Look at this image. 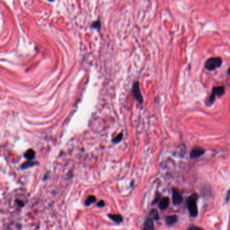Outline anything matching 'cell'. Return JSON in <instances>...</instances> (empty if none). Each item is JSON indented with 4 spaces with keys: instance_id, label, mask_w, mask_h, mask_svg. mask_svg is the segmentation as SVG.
Wrapping results in <instances>:
<instances>
[{
    "instance_id": "20",
    "label": "cell",
    "mask_w": 230,
    "mask_h": 230,
    "mask_svg": "<svg viewBox=\"0 0 230 230\" xmlns=\"http://www.w3.org/2000/svg\"><path fill=\"white\" fill-rule=\"evenodd\" d=\"M229 191L227 192V196H226V202H228V200H229Z\"/></svg>"
},
{
    "instance_id": "3",
    "label": "cell",
    "mask_w": 230,
    "mask_h": 230,
    "mask_svg": "<svg viewBox=\"0 0 230 230\" xmlns=\"http://www.w3.org/2000/svg\"><path fill=\"white\" fill-rule=\"evenodd\" d=\"M225 93V88L223 86H216V87L212 88V93L209 98V105H212L215 102L216 96H221Z\"/></svg>"
},
{
    "instance_id": "10",
    "label": "cell",
    "mask_w": 230,
    "mask_h": 230,
    "mask_svg": "<svg viewBox=\"0 0 230 230\" xmlns=\"http://www.w3.org/2000/svg\"><path fill=\"white\" fill-rule=\"evenodd\" d=\"M166 220V223L168 226H171V225L174 224L177 220V217L176 215H171V216H167L165 218Z\"/></svg>"
},
{
    "instance_id": "18",
    "label": "cell",
    "mask_w": 230,
    "mask_h": 230,
    "mask_svg": "<svg viewBox=\"0 0 230 230\" xmlns=\"http://www.w3.org/2000/svg\"><path fill=\"white\" fill-rule=\"evenodd\" d=\"M159 200H160V194H159L158 192H157V193H156L155 199L153 201L152 204H155V203H157V202L158 201H159Z\"/></svg>"
},
{
    "instance_id": "7",
    "label": "cell",
    "mask_w": 230,
    "mask_h": 230,
    "mask_svg": "<svg viewBox=\"0 0 230 230\" xmlns=\"http://www.w3.org/2000/svg\"><path fill=\"white\" fill-rule=\"evenodd\" d=\"M142 230H154V223L151 218L148 217L145 220Z\"/></svg>"
},
{
    "instance_id": "15",
    "label": "cell",
    "mask_w": 230,
    "mask_h": 230,
    "mask_svg": "<svg viewBox=\"0 0 230 230\" xmlns=\"http://www.w3.org/2000/svg\"><path fill=\"white\" fill-rule=\"evenodd\" d=\"M37 163H34V162H31V161L26 162V163H24L23 165H22V168H23V169H26V168H28V167L33 166V165H34V164H37Z\"/></svg>"
},
{
    "instance_id": "16",
    "label": "cell",
    "mask_w": 230,
    "mask_h": 230,
    "mask_svg": "<svg viewBox=\"0 0 230 230\" xmlns=\"http://www.w3.org/2000/svg\"><path fill=\"white\" fill-rule=\"evenodd\" d=\"M92 28H96V29H99L100 27H101V22L99 21H96V22H94L92 24Z\"/></svg>"
},
{
    "instance_id": "14",
    "label": "cell",
    "mask_w": 230,
    "mask_h": 230,
    "mask_svg": "<svg viewBox=\"0 0 230 230\" xmlns=\"http://www.w3.org/2000/svg\"><path fill=\"white\" fill-rule=\"evenodd\" d=\"M123 138V133H120V134L118 135L117 137H115L112 140V142L114 143V144H117V143H119L122 140Z\"/></svg>"
},
{
    "instance_id": "19",
    "label": "cell",
    "mask_w": 230,
    "mask_h": 230,
    "mask_svg": "<svg viewBox=\"0 0 230 230\" xmlns=\"http://www.w3.org/2000/svg\"><path fill=\"white\" fill-rule=\"evenodd\" d=\"M105 205V202H104L103 200H100V201H99L97 202V207H103Z\"/></svg>"
},
{
    "instance_id": "6",
    "label": "cell",
    "mask_w": 230,
    "mask_h": 230,
    "mask_svg": "<svg viewBox=\"0 0 230 230\" xmlns=\"http://www.w3.org/2000/svg\"><path fill=\"white\" fill-rule=\"evenodd\" d=\"M204 153V150L201 147H195L190 152V158L196 159L202 156Z\"/></svg>"
},
{
    "instance_id": "1",
    "label": "cell",
    "mask_w": 230,
    "mask_h": 230,
    "mask_svg": "<svg viewBox=\"0 0 230 230\" xmlns=\"http://www.w3.org/2000/svg\"><path fill=\"white\" fill-rule=\"evenodd\" d=\"M198 199V196L196 194H193L190 196L187 200L188 209L190 215L192 217H196L198 215V207L196 201Z\"/></svg>"
},
{
    "instance_id": "13",
    "label": "cell",
    "mask_w": 230,
    "mask_h": 230,
    "mask_svg": "<svg viewBox=\"0 0 230 230\" xmlns=\"http://www.w3.org/2000/svg\"><path fill=\"white\" fill-rule=\"evenodd\" d=\"M149 215L150 217V218H151L152 217V219H154V220H158L159 219V213H158V211L156 209H153L150 211V212H149Z\"/></svg>"
},
{
    "instance_id": "4",
    "label": "cell",
    "mask_w": 230,
    "mask_h": 230,
    "mask_svg": "<svg viewBox=\"0 0 230 230\" xmlns=\"http://www.w3.org/2000/svg\"><path fill=\"white\" fill-rule=\"evenodd\" d=\"M132 93H133L134 97L140 104H142L143 102V98H142V94H141L140 84L138 82H135V83H134L132 86Z\"/></svg>"
},
{
    "instance_id": "9",
    "label": "cell",
    "mask_w": 230,
    "mask_h": 230,
    "mask_svg": "<svg viewBox=\"0 0 230 230\" xmlns=\"http://www.w3.org/2000/svg\"><path fill=\"white\" fill-rule=\"evenodd\" d=\"M108 217L112 220V221H114L116 223H120L123 221V218L122 217V215L120 214H109Z\"/></svg>"
},
{
    "instance_id": "5",
    "label": "cell",
    "mask_w": 230,
    "mask_h": 230,
    "mask_svg": "<svg viewBox=\"0 0 230 230\" xmlns=\"http://www.w3.org/2000/svg\"><path fill=\"white\" fill-rule=\"evenodd\" d=\"M172 200L174 204L179 205L182 202V196L181 193L177 188H174L172 191Z\"/></svg>"
},
{
    "instance_id": "2",
    "label": "cell",
    "mask_w": 230,
    "mask_h": 230,
    "mask_svg": "<svg viewBox=\"0 0 230 230\" xmlns=\"http://www.w3.org/2000/svg\"><path fill=\"white\" fill-rule=\"evenodd\" d=\"M221 58H211L208 59L205 63V68L209 71H212L219 68L222 64Z\"/></svg>"
},
{
    "instance_id": "17",
    "label": "cell",
    "mask_w": 230,
    "mask_h": 230,
    "mask_svg": "<svg viewBox=\"0 0 230 230\" xmlns=\"http://www.w3.org/2000/svg\"><path fill=\"white\" fill-rule=\"evenodd\" d=\"M186 230H204V229L201 228V227H199L198 226H195L192 225V226H190Z\"/></svg>"
},
{
    "instance_id": "8",
    "label": "cell",
    "mask_w": 230,
    "mask_h": 230,
    "mask_svg": "<svg viewBox=\"0 0 230 230\" xmlns=\"http://www.w3.org/2000/svg\"><path fill=\"white\" fill-rule=\"evenodd\" d=\"M169 199L168 197H164L163 199L159 200V207L161 210L166 209L169 207Z\"/></svg>"
},
{
    "instance_id": "11",
    "label": "cell",
    "mask_w": 230,
    "mask_h": 230,
    "mask_svg": "<svg viewBox=\"0 0 230 230\" xmlns=\"http://www.w3.org/2000/svg\"><path fill=\"white\" fill-rule=\"evenodd\" d=\"M35 156V153L33 150L32 149H29L27 150L25 154H24V157H25L28 160H32L34 157Z\"/></svg>"
},
{
    "instance_id": "12",
    "label": "cell",
    "mask_w": 230,
    "mask_h": 230,
    "mask_svg": "<svg viewBox=\"0 0 230 230\" xmlns=\"http://www.w3.org/2000/svg\"><path fill=\"white\" fill-rule=\"evenodd\" d=\"M96 200V197L95 196L91 195V196H88L87 199H86L85 204L86 205V206H89V205L92 204L93 203H94V202H95Z\"/></svg>"
}]
</instances>
